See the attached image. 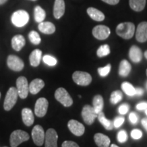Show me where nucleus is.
<instances>
[{
  "label": "nucleus",
  "mask_w": 147,
  "mask_h": 147,
  "mask_svg": "<svg viewBox=\"0 0 147 147\" xmlns=\"http://www.w3.org/2000/svg\"><path fill=\"white\" fill-rule=\"evenodd\" d=\"M28 37L30 42L35 45H38L41 42V38H40V35L35 31H32L29 32Z\"/></svg>",
  "instance_id": "33"
},
{
  "label": "nucleus",
  "mask_w": 147,
  "mask_h": 147,
  "mask_svg": "<svg viewBox=\"0 0 147 147\" xmlns=\"http://www.w3.org/2000/svg\"><path fill=\"white\" fill-rule=\"evenodd\" d=\"M142 125L147 131V118H144L142 120Z\"/></svg>",
  "instance_id": "45"
},
{
  "label": "nucleus",
  "mask_w": 147,
  "mask_h": 147,
  "mask_svg": "<svg viewBox=\"0 0 147 147\" xmlns=\"http://www.w3.org/2000/svg\"><path fill=\"white\" fill-rule=\"evenodd\" d=\"M58 135L54 129H49L45 134V147H57Z\"/></svg>",
  "instance_id": "12"
},
{
  "label": "nucleus",
  "mask_w": 147,
  "mask_h": 147,
  "mask_svg": "<svg viewBox=\"0 0 147 147\" xmlns=\"http://www.w3.org/2000/svg\"><path fill=\"white\" fill-rule=\"evenodd\" d=\"M125 121V118L122 116H119V117H116L115 120L113 121V125L116 128H119L123 124Z\"/></svg>",
  "instance_id": "37"
},
{
  "label": "nucleus",
  "mask_w": 147,
  "mask_h": 147,
  "mask_svg": "<svg viewBox=\"0 0 147 147\" xmlns=\"http://www.w3.org/2000/svg\"><path fill=\"white\" fill-rule=\"evenodd\" d=\"M38 29L45 34H53L55 32V26L51 22H41L38 25Z\"/></svg>",
  "instance_id": "22"
},
{
  "label": "nucleus",
  "mask_w": 147,
  "mask_h": 147,
  "mask_svg": "<svg viewBox=\"0 0 147 147\" xmlns=\"http://www.w3.org/2000/svg\"><path fill=\"white\" fill-rule=\"evenodd\" d=\"M45 82L40 78L34 79L29 85V91L33 95H36L41 91L45 87Z\"/></svg>",
  "instance_id": "18"
},
{
  "label": "nucleus",
  "mask_w": 147,
  "mask_h": 147,
  "mask_svg": "<svg viewBox=\"0 0 147 147\" xmlns=\"http://www.w3.org/2000/svg\"><path fill=\"white\" fill-rule=\"evenodd\" d=\"M67 127H68L69 131L76 136H81L84 134V130H85L83 125L78 121L73 120V119L69 121Z\"/></svg>",
  "instance_id": "14"
},
{
  "label": "nucleus",
  "mask_w": 147,
  "mask_h": 147,
  "mask_svg": "<svg viewBox=\"0 0 147 147\" xmlns=\"http://www.w3.org/2000/svg\"><path fill=\"white\" fill-rule=\"evenodd\" d=\"M105 3H107L110 5H116L119 2L120 0H102Z\"/></svg>",
  "instance_id": "43"
},
{
  "label": "nucleus",
  "mask_w": 147,
  "mask_h": 147,
  "mask_svg": "<svg viewBox=\"0 0 147 147\" xmlns=\"http://www.w3.org/2000/svg\"><path fill=\"white\" fill-rule=\"evenodd\" d=\"M0 97H1V93H0Z\"/></svg>",
  "instance_id": "52"
},
{
  "label": "nucleus",
  "mask_w": 147,
  "mask_h": 147,
  "mask_svg": "<svg viewBox=\"0 0 147 147\" xmlns=\"http://www.w3.org/2000/svg\"><path fill=\"white\" fill-rule=\"evenodd\" d=\"M136 108L139 110H143L147 109V102H142L139 103L136 105Z\"/></svg>",
  "instance_id": "42"
},
{
  "label": "nucleus",
  "mask_w": 147,
  "mask_h": 147,
  "mask_svg": "<svg viewBox=\"0 0 147 147\" xmlns=\"http://www.w3.org/2000/svg\"><path fill=\"white\" fill-rule=\"evenodd\" d=\"M29 20V14L25 10H20L14 12L11 16V21L14 25L18 27L25 26Z\"/></svg>",
  "instance_id": "2"
},
{
  "label": "nucleus",
  "mask_w": 147,
  "mask_h": 147,
  "mask_svg": "<svg viewBox=\"0 0 147 147\" xmlns=\"http://www.w3.org/2000/svg\"><path fill=\"white\" fill-rule=\"evenodd\" d=\"M146 1V0H129L130 8L134 11L140 12L144 8Z\"/></svg>",
  "instance_id": "28"
},
{
  "label": "nucleus",
  "mask_w": 147,
  "mask_h": 147,
  "mask_svg": "<svg viewBox=\"0 0 147 147\" xmlns=\"http://www.w3.org/2000/svg\"><path fill=\"white\" fill-rule=\"evenodd\" d=\"M93 108L97 114L102 112L103 108H104V100L101 95H97L93 97Z\"/></svg>",
  "instance_id": "26"
},
{
  "label": "nucleus",
  "mask_w": 147,
  "mask_h": 147,
  "mask_svg": "<svg viewBox=\"0 0 147 147\" xmlns=\"http://www.w3.org/2000/svg\"><path fill=\"white\" fill-rule=\"evenodd\" d=\"M97 119H98L99 121L100 122V123L104 126V127L107 130H112L114 127L113 125V122H112L111 121L108 120V119L106 118L105 115L103 112L97 114Z\"/></svg>",
  "instance_id": "27"
},
{
  "label": "nucleus",
  "mask_w": 147,
  "mask_h": 147,
  "mask_svg": "<svg viewBox=\"0 0 147 147\" xmlns=\"http://www.w3.org/2000/svg\"><path fill=\"white\" fill-rule=\"evenodd\" d=\"M93 36L97 40H103L108 38L110 34L109 27L105 25H97L93 29Z\"/></svg>",
  "instance_id": "13"
},
{
  "label": "nucleus",
  "mask_w": 147,
  "mask_h": 147,
  "mask_svg": "<svg viewBox=\"0 0 147 147\" xmlns=\"http://www.w3.org/2000/svg\"><path fill=\"white\" fill-rule=\"evenodd\" d=\"M95 144L98 147H109L110 140L107 136L101 133H97L94 136Z\"/></svg>",
  "instance_id": "20"
},
{
  "label": "nucleus",
  "mask_w": 147,
  "mask_h": 147,
  "mask_svg": "<svg viewBox=\"0 0 147 147\" xmlns=\"http://www.w3.org/2000/svg\"><path fill=\"white\" fill-rule=\"evenodd\" d=\"M121 88L126 95L129 96L136 95V88L131 83L128 82H124L121 84Z\"/></svg>",
  "instance_id": "30"
},
{
  "label": "nucleus",
  "mask_w": 147,
  "mask_h": 147,
  "mask_svg": "<svg viewBox=\"0 0 147 147\" xmlns=\"http://www.w3.org/2000/svg\"><path fill=\"white\" fill-rule=\"evenodd\" d=\"M65 2L63 0H55L54 8H53V14L55 18L59 19L65 13Z\"/></svg>",
  "instance_id": "16"
},
{
  "label": "nucleus",
  "mask_w": 147,
  "mask_h": 147,
  "mask_svg": "<svg viewBox=\"0 0 147 147\" xmlns=\"http://www.w3.org/2000/svg\"><path fill=\"white\" fill-rule=\"evenodd\" d=\"M136 38L139 42L147 41V22L144 21L139 24L136 33Z\"/></svg>",
  "instance_id": "15"
},
{
  "label": "nucleus",
  "mask_w": 147,
  "mask_h": 147,
  "mask_svg": "<svg viewBox=\"0 0 147 147\" xmlns=\"http://www.w3.org/2000/svg\"><path fill=\"white\" fill-rule=\"evenodd\" d=\"M87 14L92 19L95 21H102L105 18L104 14L100 10L94 8H89L87 10Z\"/></svg>",
  "instance_id": "25"
},
{
  "label": "nucleus",
  "mask_w": 147,
  "mask_h": 147,
  "mask_svg": "<svg viewBox=\"0 0 147 147\" xmlns=\"http://www.w3.org/2000/svg\"><path fill=\"white\" fill-rule=\"evenodd\" d=\"M33 141L37 146H41L44 144L45 138V133L41 125H37L33 128L32 131Z\"/></svg>",
  "instance_id": "9"
},
{
  "label": "nucleus",
  "mask_w": 147,
  "mask_h": 147,
  "mask_svg": "<svg viewBox=\"0 0 147 147\" xmlns=\"http://www.w3.org/2000/svg\"><path fill=\"white\" fill-rule=\"evenodd\" d=\"M18 92L15 87H10L7 92L5 95L4 103H3V108L6 111H9L14 107L17 101Z\"/></svg>",
  "instance_id": "4"
},
{
  "label": "nucleus",
  "mask_w": 147,
  "mask_h": 147,
  "mask_svg": "<svg viewBox=\"0 0 147 147\" xmlns=\"http://www.w3.org/2000/svg\"><path fill=\"white\" fill-rule=\"evenodd\" d=\"M72 78L75 83L80 86H87L92 81L91 75L85 71H76L73 74Z\"/></svg>",
  "instance_id": "6"
},
{
  "label": "nucleus",
  "mask_w": 147,
  "mask_h": 147,
  "mask_svg": "<svg viewBox=\"0 0 147 147\" xmlns=\"http://www.w3.org/2000/svg\"><path fill=\"white\" fill-rule=\"evenodd\" d=\"M131 70V64L125 59L121 61L119 67V74L122 77H127L129 74Z\"/></svg>",
  "instance_id": "24"
},
{
  "label": "nucleus",
  "mask_w": 147,
  "mask_h": 147,
  "mask_svg": "<svg viewBox=\"0 0 147 147\" xmlns=\"http://www.w3.org/2000/svg\"><path fill=\"white\" fill-rule=\"evenodd\" d=\"M143 94H144V90L142 88H136V95L138 96H142Z\"/></svg>",
  "instance_id": "44"
},
{
  "label": "nucleus",
  "mask_w": 147,
  "mask_h": 147,
  "mask_svg": "<svg viewBox=\"0 0 147 147\" xmlns=\"http://www.w3.org/2000/svg\"><path fill=\"white\" fill-rule=\"evenodd\" d=\"M16 90L18 96L21 99H25L27 97L29 93V84L27 79L25 76H20L17 78Z\"/></svg>",
  "instance_id": "7"
},
{
  "label": "nucleus",
  "mask_w": 147,
  "mask_h": 147,
  "mask_svg": "<svg viewBox=\"0 0 147 147\" xmlns=\"http://www.w3.org/2000/svg\"><path fill=\"white\" fill-rule=\"evenodd\" d=\"M46 18V12L40 5H37L34 9V18L37 23L43 22Z\"/></svg>",
  "instance_id": "29"
},
{
  "label": "nucleus",
  "mask_w": 147,
  "mask_h": 147,
  "mask_svg": "<svg viewBox=\"0 0 147 147\" xmlns=\"http://www.w3.org/2000/svg\"><path fill=\"white\" fill-rule=\"evenodd\" d=\"M4 147H7V146H4Z\"/></svg>",
  "instance_id": "54"
},
{
  "label": "nucleus",
  "mask_w": 147,
  "mask_h": 147,
  "mask_svg": "<svg viewBox=\"0 0 147 147\" xmlns=\"http://www.w3.org/2000/svg\"><path fill=\"white\" fill-rule=\"evenodd\" d=\"M131 136L134 140H139L142 137V132L138 129H134L131 132Z\"/></svg>",
  "instance_id": "38"
},
{
  "label": "nucleus",
  "mask_w": 147,
  "mask_h": 147,
  "mask_svg": "<svg viewBox=\"0 0 147 147\" xmlns=\"http://www.w3.org/2000/svg\"><path fill=\"white\" fill-rule=\"evenodd\" d=\"M7 1H8V0H0V5L4 4Z\"/></svg>",
  "instance_id": "46"
},
{
  "label": "nucleus",
  "mask_w": 147,
  "mask_h": 147,
  "mask_svg": "<svg viewBox=\"0 0 147 147\" xmlns=\"http://www.w3.org/2000/svg\"><path fill=\"white\" fill-rule=\"evenodd\" d=\"M32 1H36V0H32Z\"/></svg>",
  "instance_id": "53"
},
{
  "label": "nucleus",
  "mask_w": 147,
  "mask_h": 147,
  "mask_svg": "<svg viewBox=\"0 0 147 147\" xmlns=\"http://www.w3.org/2000/svg\"><path fill=\"white\" fill-rule=\"evenodd\" d=\"M119 113L121 114V115H126L127 113H128V111L129 110V106L127 104H123L119 107Z\"/></svg>",
  "instance_id": "39"
},
{
  "label": "nucleus",
  "mask_w": 147,
  "mask_h": 147,
  "mask_svg": "<svg viewBox=\"0 0 147 147\" xmlns=\"http://www.w3.org/2000/svg\"><path fill=\"white\" fill-rule=\"evenodd\" d=\"M144 57H145V58H146L147 59V51H146L144 52Z\"/></svg>",
  "instance_id": "47"
},
{
  "label": "nucleus",
  "mask_w": 147,
  "mask_h": 147,
  "mask_svg": "<svg viewBox=\"0 0 147 147\" xmlns=\"http://www.w3.org/2000/svg\"><path fill=\"white\" fill-rule=\"evenodd\" d=\"M110 147H119V146H117V145L113 144H111V146H110Z\"/></svg>",
  "instance_id": "48"
},
{
  "label": "nucleus",
  "mask_w": 147,
  "mask_h": 147,
  "mask_svg": "<svg viewBox=\"0 0 147 147\" xmlns=\"http://www.w3.org/2000/svg\"><path fill=\"white\" fill-rule=\"evenodd\" d=\"M21 115L22 119L25 125L28 127L32 125L34 122V116L32 110L27 108H23L22 110Z\"/></svg>",
  "instance_id": "19"
},
{
  "label": "nucleus",
  "mask_w": 147,
  "mask_h": 147,
  "mask_svg": "<svg viewBox=\"0 0 147 147\" xmlns=\"http://www.w3.org/2000/svg\"><path fill=\"white\" fill-rule=\"evenodd\" d=\"M116 32L119 36L125 40H129L134 36L135 33V25L132 23L125 22L118 25Z\"/></svg>",
  "instance_id": "1"
},
{
  "label": "nucleus",
  "mask_w": 147,
  "mask_h": 147,
  "mask_svg": "<svg viewBox=\"0 0 147 147\" xmlns=\"http://www.w3.org/2000/svg\"><path fill=\"white\" fill-rule=\"evenodd\" d=\"M146 89H147V82H146Z\"/></svg>",
  "instance_id": "50"
},
{
  "label": "nucleus",
  "mask_w": 147,
  "mask_h": 147,
  "mask_svg": "<svg viewBox=\"0 0 147 147\" xmlns=\"http://www.w3.org/2000/svg\"><path fill=\"white\" fill-rule=\"evenodd\" d=\"M145 113H146V115H147V109L146 110V111H145Z\"/></svg>",
  "instance_id": "49"
},
{
  "label": "nucleus",
  "mask_w": 147,
  "mask_h": 147,
  "mask_svg": "<svg viewBox=\"0 0 147 147\" xmlns=\"http://www.w3.org/2000/svg\"><path fill=\"white\" fill-rule=\"evenodd\" d=\"M129 57L134 63H140L142 59V52L137 46H132L129 49Z\"/></svg>",
  "instance_id": "17"
},
{
  "label": "nucleus",
  "mask_w": 147,
  "mask_h": 147,
  "mask_svg": "<svg viewBox=\"0 0 147 147\" xmlns=\"http://www.w3.org/2000/svg\"><path fill=\"white\" fill-rule=\"evenodd\" d=\"M128 139L127 134L125 130H121L117 134V140L120 143H125Z\"/></svg>",
  "instance_id": "36"
},
{
  "label": "nucleus",
  "mask_w": 147,
  "mask_h": 147,
  "mask_svg": "<svg viewBox=\"0 0 147 147\" xmlns=\"http://www.w3.org/2000/svg\"><path fill=\"white\" fill-rule=\"evenodd\" d=\"M110 70H111V65H110V64H108L107 65L105 66V67H99V68L97 69L99 74H100V76L102 77H106V76H108V74L110 73Z\"/></svg>",
  "instance_id": "35"
},
{
  "label": "nucleus",
  "mask_w": 147,
  "mask_h": 147,
  "mask_svg": "<svg viewBox=\"0 0 147 147\" xmlns=\"http://www.w3.org/2000/svg\"><path fill=\"white\" fill-rule=\"evenodd\" d=\"M42 51L39 49L33 51L29 55V62H30L31 65L33 67H37L39 65L42 59Z\"/></svg>",
  "instance_id": "23"
},
{
  "label": "nucleus",
  "mask_w": 147,
  "mask_h": 147,
  "mask_svg": "<svg viewBox=\"0 0 147 147\" xmlns=\"http://www.w3.org/2000/svg\"><path fill=\"white\" fill-rule=\"evenodd\" d=\"M7 65L12 70L20 71L24 68V63L23 60L16 55H9L7 59Z\"/></svg>",
  "instance_id": "10"
},
{
  "label": "nucleus",
  "mask_w": 147,
  "mask_h": 147,
  "mask_svg": "<svg viewBox=\"0 0 147 147\" xmlns=\"http://www.w3.org/2000/svg\"><path fill=\"white\" fill-rule=\"evenodd\" d=\"M123 99V93L121 91H115L111 93L110 95V103L113 105L118 104L119 102H121Z\"/></svg>",
  "instance_id": "31"
},
{
  "label": "nucleus",
  "mask_w": 147,
  "mask_h": 147,
  "mask_svg": "<svg viewBox=\"0 0 147 147\" xmlns=\"http://www.w3.org/2000/svg\"><path fill=\"white\" fill-rule=\"evenodd\" d=\"M81 115L84 123L89 125L93 123L95 119L97 117V114L95 113L93 108L90 105H85L84 106Z\"/></svg>",
  "instance_id": "8"
},
{
  "label": "nucleus",
  "mask_w": 147,
  "mask_h": 147,
  "mask_svg": "<svg viewBox=\"0 0 147 147\" xmlns=\"http://www.w3.org/2000/svg\"><path fill=\"white\" fill-rule=\"evenodd\" d=\"M129 119L130 122L132 124H136L138 121V115H137L136 113H134L132 112L129 114Z\"/></svg>",
  "instance_id": "40"
},
{
  "label": "nucleus",
  "mask_w": 147,
  "mask_h": 147,
  "mask_svg": "<svg viewBox=\"0 0 147 147\" xmlns=\"http://www.w3.org/2000/svg\"><path fill=\"white\" fill-rule=\"evenodd\" d=\"M55 97L59 102L65 107H69L72 105L73 100L66 90L63 87H60L56 90Z\"/></svg>",
  "instance_id": "5"
},
{
  "label": "nucleus",
  "mask_w": 147,
  "mask_h": 147,
  "mask_svg": "<svg viewBox=\"0 0 147 147\" xmlns=\"http://www.w3.org/2000/svg\"><path fill=\"white\" fill-rule=\"evenodd\" d=\"M62 147H80L76 142L73 141H64L62 144Z\"/></svg>",
  "instance_id": "41"
},
{
  "label": "nucleus",
  "mask_w": 147,
  "mask_h": 147,
  "mask_svg": "<svg viewBox=\"0 0 147 147\" xmlns=\"http://www.w3.org/2000/svg\"><path fill=\"white\" fill-rule=\"evenodd\" d=\"M25 45V39L22 35H16L12 39V47L16 51H20Z\"/></svg>",
  "instance_id": "21"
},
{
  "label": "nucleus",
  "mask_w": 147,
  "mask_h": 147,
  "mask_svg": "<svg viewBox=\"0 0 147 147\" xmlns=\"http://www.w3.org/2000/svg\"><path fill=\"white\" fill-rule=\"evenodd\" d=\"M29 139V134L23 130H15L11 134L10 138V143L11 147H17L25 141Z\"/></svg>",
  "instance_id": "3"
},
{
  "label": "nucleus",
  "mask_w": 147,
  "mask_h": 147,
  "mask_svg": "<svg viewBox=\"0 0 147 147\" xmlns=\"http://www.w3.org/2000/svg\"><path fill=\"white\" fill-rule=\"evenodd\" d=\"M42 59H43L44 63L49 66H55L57 63V61L56 59L49 55H45L43 58H42Z\"/></svg>",
  "instance_id": "34"
},
{
  "label": "nucleus",
  "mask_w": 147,
  "mask_h": 147,
  "mask_svg": "<svg viewBox=\"0 0 147 147\" xmlns=\"http://www.w3.org/2000/svg\"><path fill=\"white\" fill-rule=\"evenodd\" d=\"M146 76H147V69H146Z\"/></svg>",
  "instance_id": "51"
},
{
  "label": "nucleus",
  "mask_w": 147,
  "mask_h": 147,
  "mask_svg": "<svg viewBox=\"0 0 147 147\" xmlns=\"http://www.w3.org/2000/svg\"><path fill=\"white\" fill-rule=\"evenodd\" d=\"M110 53V49L108 45H102L97 51V55L99 57H104L107 56Z\"/></svg>",
  "instance_id": "32"
},
{
  "label": "nucleus",
  "mask_w": 147,
  "mask_h": 147,
  "mask_svg": "<svg viewBox=\"0 0 147 147\" xmlns=\"http://www.w3.org/2000/svg\"><path fill=\"white\" fill-rule=\"evenodd\" d=\"M49 102L45 97H41L36 101L35 105V114L37 117H43L47 113Z\"/></svg>",
  "instance_id": "11"
}]
</instances>
